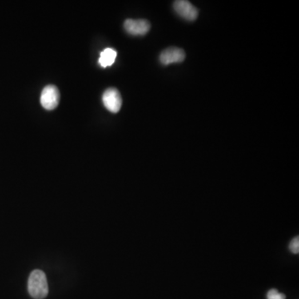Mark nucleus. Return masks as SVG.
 Wrapping results in <instances>:
<instances>
[{
    "mask_svg": "<svg viewBox=\"0 0 299 299\" xmlns=\"http://www.w3.org/2000/svg\"><path fill=\"white\" fill-rule=\"evenodd\" d=\"M267 298L268 299H285V295L277 292L276 289H271L267 293Z\"/></svg>",
    "mask_w": 299,
    "mask_h": 299,
    "instance_id": "6e6552de",
    "label": "nucleus"
},
{
    "mask_svg": "<svg viewBox=\"0 0 299 299\" xmlns=\"http://www.w3.org/2000/svg\"><path fill=\"white\" fill-rule=\"evenodd\" d=\"M125 31L132 35H145L151 29L150 23L145 19H127L124 23Z\"/></svg>",
    "mask_w": 299,
    "mask_h": 299,
    "instance_id": "20e7f679",
    "label": "nucleus"
},
{
    "mask_svg": "<svg viewBox=\"0 0 299 299\" xmlns=\"http://www.w3.org/2000/svg\"><path fill=\"white\" fill-rule=\"evenodd\" d=\"M185 53L182 49L177 48H169L163 51L160 56V61L164 65L178 63L185 60Z\"/></svg>",
    "mask_w": 299,
    "mask_h": 299,
    "instance_id": "423d86ee",
    "label": "nucleus"
},
{
    "mask_svg": "<svg viewBox=\"0 0 299 299\" xmlns=\"http://www.w3.org/2000/svg\"><path fill=\"white\" fill-rule=\"evenodd\" d=\"M28 290L33 298L44 299L49 294L46 275L39 269L33 270L28 281Z\"/></svg>",
    "mask_w": 299,
    "mask_h": 299,
    "instance_id": "f257e3e1",
    "label": "nucleus"
},
{
    "mask_svg": "<svg viewBox=\"0 0 299 299\" xmlns=\"http://www.w3.org/2000/svg\"><path fill=\"white\" fill-rule=\"evenodd\" d=\"M60 93L57 87L49 85L45 87L41 93L40 102L46 110L52 111L57 108L59 103Z\"/></svg>",
    "mask_w": 299,
    "mask_h": 299,
    "instance_id": "f03ea898",
    "label": "nucleus"
},
{
    "mask_svg": "<svg viewBox=\"0 0 299 299\" xmlns=\"http://www.w3.org/2000/svg\"><path fill=\"white\" fill-rule=\"evenodd\" d=\"M104 106L109 112L117 113L121 109L122 99L121 94L116 88H108L102 96Z\"/></svg>",
    "mask_w": 299,
    "mask_h": 299,
    "instance_id": "7ed1b4c3",
    "label": "nucleus"
},
{
    "mask_svg": "<svg viewBox=\"0 0 299 299\" xmlns=\"http://www.w3.org/2000/svg\"><path fill=\"white\" fill-rule=\"evenodd\" d=\"M289 249H290L291 252L293 253H299V239L298 237H295L292 241H291L290 244H289Z\"/></svg>",
    "mask_w": 299,
    "mask_h": 299,
    "instance_id": "1a4fd4ad",
    "label": "nucleus"
},
{
    "mask_svg": "<svg viewBox=\"0 0 299 299\" xmlns=\"http://www.w3.org/2000/svg\"><path fill=\"white\" fill-rule=\"evenodd\" d=\"M174 9L176 13L188 21H194L198 17V9L191 5V3L185 0H179L174 3Z\"/></svg>",
    "mask_w": 299,
    "mask_h": 299,
    "instance_id": "39448f33",
    "label": "nucleus"
},
{
    "mask_svg": "<svg viewBox=\"0 0 299 299\" xmlns=\"http://www.w3.org/2000/svg\"><path fill=\"white\" fill-rule=\"evenodd\" d=\"M117 55V52L114 49H106L101 52L98 62L102 68L112 66L116 61Z\"/></svg>",
    "mask_w": 299,
    "mask_h": 299,
    "instance_id": "0eeeda50",
    "label": "nucleus"
}]
</instances>
